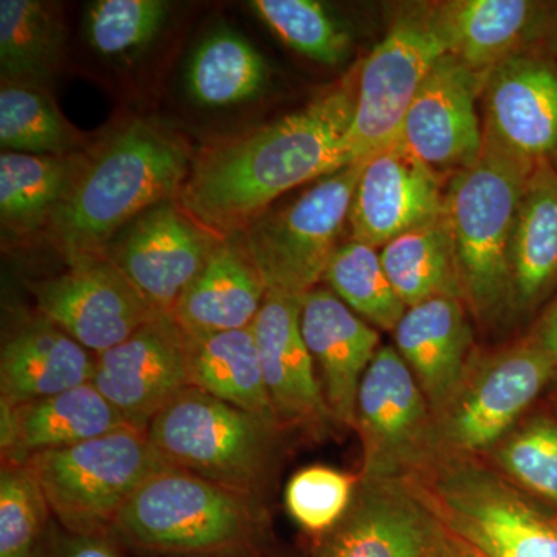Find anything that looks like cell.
Instances as JSON below:
<instances>
[{
  "label": "cell",
  "instance_id": "obj_1",
  "mask_svg": "<svg viewBox=\"0 0 557 557\" xmlns=\"http://www.w3.org/2000/svg\"><path fill=\"white\" fill-rule=\"evenodd\" d=\"M358 73L298 112L201 149L175 197L178 207L215 239L230 240L282 194L348 166Z\"/></svg>",
  "mask_w": 557,
  "mask_h": 557
},
{
  "label": "cell",
  "instance_id": "obj_2",
  "mask_svg": "<svg viewBox=\"0 0 557 557\" xmlns=\"http://www.w3.org/2000/svg\"><path fill=\"white\" fill-rule=\"evenodd\" d=\"M185 143L146 120H134L87 153L67 197L44 230L65 262L104 255L113 237L188 177Z\"/></svg>",
  "mask_w": 557,
  "mask_h": 557
},
{
  "label": "cell",
  "instance_id": "obj_3",
  "mask_svg": "<svg viewBox=\"0 0 557 557\" xmlns=\"http://www.w3.org/2000/svg\"><path fill=\"white\" fill-rule=\"evenodd\" d=\"M110 537L146 555L263 557L269 522L259 498L168 467L143 483Z\"/></svg>",
  "mask_w": 557,
  "mask_h": 557
},
{
  "label": "cell",
  "instance_id": "obj_4",
  "mask_svg": "<svg viewBox=\"0 0 557 557\" xmlns=\"http://www.w3.org/2000/svg\"><path fill=\"white\" fill-rule=\"evenodd\" d=\"M534 168L483 138L478 161L456 172L446 189L461 296L482 324H496L512 311L509 249Z\"/></svg>",
  "mask_w": 557,
  "mask_h": 557
},
{
  "label": "cell",
  "instance_id": "obj_5",
  "mask_svg": "<svg viewBox=\"0 0 557 557\" xmlns=\"http://www.w3.org/2000/svg\"><path fill=\"white\" fill-rule=\"evenodd\" d=\"M406 482L443 525L487 557H557V520L475 456L442 449Z\"/></svg>",
  "mask_w": 557,
  "mask_h": 557
},
{
  "label": "cell",
  "instance_id": "obj_6",
  "mask_svg": "<svg viewBox=\"0 0 557 557\" xmlns=\"http://www.w3.org/2000/svg\"><path fill=\"white\" fill-rule=\"evenodd\" d=\"M281 428L200 388L172 399L146 429L168 465L259 498L277 458Z\"/></svg>",
  "mask_w": 557,
  "mask_h": 557
},
{
  "label": "cell",
  "instance_id": "obj_7",
  "mask_svg": "<svg viewBox=\"0 0 557 557\" xmlns=\"http://www.w3.org/2000/svg\"><path fill=\"white\" fill-rule=\"evenodd\" d=\"M27 463L38 475L53 519L81 536H110L143 483L170 467L146 432L134 428L38 454Z\"/></svg>",
  "mask_w": 557,
  "mask_h": 557
},
{
  "label": "cell",
  "instance_id": "obj_8",
  "mask_svg": "<svg viewBox=\"0 0 557 557\" xmlns=\"http://www.w3.org/2000/svg\"><path fill=\"white\" fill-rule=\"evenodd\" d=\"M364 164L358 161L319 178L293 203L267 212L230 239L258 270L267 293L304 298L324 278Z\"/></svg>",
  "mask_w": 557,
  "mask_h": 557
},
{
  "label": "cell",
  "instance_id": "obj_9",
  "mask_svg": "<svg viewBox=\"0 0 557 557\" xmlns=\"http://www.w3.org/2000/svg\"><path fill=\"white\" fill-rule=\"evenodd\" d=\"M446 53L435 7H413L397 17L359 67L357 106L346 141L350 164L397 141L418 90Z\"/></svg>",
  "mask_w": 557,
  "mask_h": 557
},
{
  "label": "cell",
  "instance_id": "obj_10",
  "mask_svg": "<svg viewBox=\"0 0 557 557\" xmlns=\"http://www.w3.org/2000/svg\"><path fill=\"white\" fill-rule=\"evenodd\" d=\"M355 428L362 480H409L442 450L437 420L397 348L380 347L366 370Z\"/></svg>",
  "mask_w": 557,
  "mask_h": 557
},
{
  "label": "cell",
  "instance_id": "obj_11",
  "mask_svg": "<svg viewBox=\"0 0 557 557\" xmlns=\"http://www.w3.org/2000/svg\"><path fill=\"white\" fill-rule=\"evenodd\" d=\"M556 372L555 361L530 339L474 362L448 408L435 418L440 448L469 456L494 448Z\"/></svg>",
  "mask_w": 557,
  "mask_h": 557
},
{
  "label": "cell",
  "instance_id": "obj_12",
  "mask_svg": "<svg viewBox=\"0 0 557 557\" xmlns=\"http://www.w3.org/2000/svg\"><path fill=\"white\" fill-rule=\"evenodd\" d=\"M219 242L172 199L132 220L113 237L104 255L150 309L172 317Z\"/></svg>",
  "mask_w": 557,
  "mask_h": 557
},
{
  "label": "cell",
  "instance_id": "obj_13",
  "mask_svg": "<svg viewBox=\"0 0 557 557\" xmlns=\"http://www.w3.org/2000/svg\"><path fill=\"white\" fill-rule=\"evenodd\" d=\"M69 269L28 285L40 317L91 354L119 346L156 317L106 255L84 256Z\"/></svg>",
  "mask_w": 557,
  "mask_h": 557
},
{
  "label": "cell",
  "instance_id": "obj_14",
  "mask_svg": "<svg viewBox=\"0 0 557 557\" xmlns=\"http://www.w3.org/2000/svg\"><path fill=\"white\" fill-rule=\"evenodd\" d=\"M91 384L131 428L146 432L190 387L188 335L170 314H156L119 346L97 355Z\"/></svg>",
  "mask_w": 557,
  "mask_h": 557
},
{
  "label": "cell",
  "instance_id": "obj_15",
  "mask_svg": "<svg viewBox=\"0 0 557 557\" xmlns=\"http://www.w3.org/2000/svg\"><path fill=\"white\" fill-rule=\"evenodd\" d=\"M486 76L446 53L410 104L399 139L437 174L440 170H467L482 153L483 131L475 102Z\"/></svg>",
  "mask_w": 557,
  "mask_h": 557
},
{
  "label": "cell",
  "instance_id": "obj_16",
  "mask_svg": "<svg viewBox=\"0 0 557 557\" xmlns=\"http://www.w3.org/2000/svg\"><path fill=\"white\" fill-rule=\"evenodd\" d=\"M483 138L531 163L557 170V62L520 53L487 73Z\"/></svg>",
  "mask_w": 557,
  "mask_h": 557
},
{
  "label": "cell",
  "instance_id": "obj_17",
  "mask_svg": "<svg viewBox=\"0 0 557 557\" xmlns=\"http://www.w3.org/2000/svg\"><path fill=\"white\" fill-rule=\"evenodd\" d=\"M443 214L445 193L440 175L398 138L366 160L348 225L351 240L379 249Z\"/></svg>",
  "mask_w": 557,
  "mask_h": 557
},
{
  "label": "cell",
  "instance_id": "obj_18",
  "mask_svg": "<svg viewBox=\"0 0 557 557\" xmlns=\"http://www.w3.org/2000/svg\"><path fill=\"white\" fill-rule=\"evenodd\" d=\"M302 299L267 293L251 327L278 426L300 429L319 438L327 434L335 418L300 332Z\"/></svg>",
  "mask_w": 557,
  "mask_h": 557
},
{
  "label": "cell",
  "instance_id": "obj_19",
  "mask_svg": "<svg viewBox=\"0 0 557 557\" xmlns=\"http://www.w3.org/2000/svg\"><path fill=\"white\" fill-rule=\"evenodd\" d=\"M442 522L406 480L359 479L314 557H429Z\"/></svg>",
  "mask_w": 557,
  "mask_h": 557
},
{
  "label": "cell",
  "instance_id": "obj_20",
  "mask_svg": "<svg viewBox=\"0 0 557 557\" xmlns=\"http://www.w3.org/2000/svg\"><path fill=\"white\" fill-rule=\"evenodd\" d=\"M300 332L319 366L321 386L333 418L355 428L362 376L380 350V335L329 289L304 296Z\"/></svg>",
  "mask_w": 557,
  "mask_h": 557
},
{
  "label": "cell",
  "instance_id": "obj_21",
  "mask_svg": "<svg viewBox=\"0 0 557 557\" xmlns=\"http://www.w3.org/2000/svg\"><path fill=\"white\" fill-rule=\"evenodd\" d=\"M124 428L126 418L91 383L20 406L0 399L2 463L24 465Z\"/></svg>",
  "mask_w": 557,
  "mask_h": 557
},
{
  "label": "cell",
  "instance_id": "obj_22",
  "mask_svg": "<svg viewBox=\"0 0 557 557\" xmlns=\"http://www.w3.org/2000/svg\"><path fill=\"white\" fill-rule=\"evenodd\" d=\"M394 333L395 348L437 418L463 386L474 364L463 299L438 296L410 307Z\"/></svg>",
  "mask_w": 557,
  "mask_h": 557
},
{
  "label": "cell",
  "instance_id": "obj_23",
  "mask_svg": "<svg viewBox=\"0 0 557 557\" xmlns=\"http://www.w3.org/2000/svg\"><path fill=\"white\" fill-rule=\"evenodd\" d=\"M95 364L97 355L39 314L3 341L0 399L20 406L84 386Z\"/></svg>",
  "mask_w": 557,
  "mask_h": 557
},
{
  "label": "cell",
  "instance_id": "obj_24",
  "mask_svg": "<svg viewBox=\"0 0 557 557\" xmlns=\"http://www.w3.org/2000/svg\"><path fill=\"white\" fill-rule=\"evenodd\" d=\"M548 7L528 0H456L435 7L448 53L487 75L547 30Z\"/></svg>",
  "mask_w": 557,
  "mask_h": 557
},
{
  "label": "cell",
  "instance_id": "obj_25",
  "mask_svg": "<svg viewBox=\"0 0 557 557\" xmlns=\"http://www.w3.org/2000/svg\"><path fill=\"white\" fill-rule=\"evenodd\" d=\"M267 287L239 245L220 240L180 298L172 318L189 336L251 327Z\"/></svg>",
  "mask_w": 557,
  "mask_h": 557
},
{
  "label": "cell",
  "instance_id": "obj_26",
  "mask_svg": "<svg viewBox=\"0 0 557 557\" xmlns=\"http://www.w3.org/2000/svg\"><path fill=\"white\" fill-rule=\"evenodd\" d=\"M512 311H531L557 281V170L537 163L520 201L511 249Z\"/></svg>",
  "mask_w": 557,
  "mask_h": 557
},
{
  "label": "cell",
  "instance_id": "obj_27",
  "mask_svg": "<svg viewBox=\"0 0 557 557\" xmlns=\"http://www.w3.org/2000/svg\"><path fill=\"white\" fill-rule=\"evenodd\" d=\"M89 150L69 156H0V220L3 234L28 237L49 225L78 177Z\"/></svg>",
  "mask_w": 557,
  "mask_h": 557
},
{
  "label": "cell",
  "instance_id": "obj_28",
  "mask_svg": "<svg viewBox=\"0 0 557 557\" xmlns=\"http://www.w3.org/2000/svg\"><path fill=\"white\" fill-rule=\"evenodd\" d=\"M188 341L190 387L278 426L263 381L252 327L188 335Z\"/></svg>",
  "mask_w": 557,
  "mask_h": 557
},
{
  "label": "cell",
  "instance_id": "obj_29",
  "mask_svg": "<svg viewBox=\"0 0 557 557\" xmlns=\"http://www.w3.org/2000/svg\"><path fill=\"white\" fill-rule=\"evenodd\" d=\"M64 22L53 3L0 2V72L3 83L44 89L64 60Z\"/></svg>",
  "mask_w": 557,
  "mask_h": 557
},
{
  "label": "cell",
  "instance_id": "obj_30",
  "mask_svg": "<svg viewBox=\"0 0 557 557\" xmlns=\"http://www.w3.org/2000/svg\"><path fill=\"white\" fill-rule=\"evenodd\" d=\"M380 255L392 287L408 309L438 296L463 299L445 214L388 242Z\"/></svg>",
  "mask_w": 557,
  "mask_h": 557
},
{
  "label": "cell",
  "instance_id": "obj_31",
  "mask_svg": "<svg viewBox=\"0 0 557 557\" xmlns=\"http://www.w3.org/2000/svg\"><path fill=\"white\" fill-rule=\"evenodd\" d=\"M269 83V64L239 33L207 36L190 58L186 87L203 108H231L252 100Z\"/></svg>",
  "mask_w": 557,
  "mask_h": 557
},
{
  "label": "cell",
  "instance_id": "obj_32",
  "mask_svg": "<svg viewBox=\"0 0 557 557\" xmlns=\"http://www.w3.org/2000/svg\"><path fill=\"white\" fill-rule=\"evenodd\" d=\"M0 143L7 152L30 156H69L84 145L46 90L10 83L0 90Z\"/></svg>",
  "mask_w": 557,
  "mask_h": 557
},
{
  "label": "cell",
  "instance_id": "obj_33",
  "mask_svg": "<svg viewBox=\"0 0 557 557\" xmlns=\"http://www.w3.org/2000/svg\"><path fill=\"white\" fill-rule=\"evenodd\" d=\"M324 281L336 296L375 327L397 329L405 306L388 281L379 249L359 242L339 245L330 259Z\"/></svg>",
  "mask_w": 557,
  "mask_h": 557
},
{
  "label": "cell",
  "instance_id": "obj_34",
  "mask_svg": "<svg viewBox=\"0 0 557 557\" xmlns=\"http://www.w3.org/2000/svg\"><path fill=\"white\" fill-rule=\"evenodd\" d=\"M51 509L28 463L0 469V557H36L51 523Z\"/></svg>",
  "mask_w": 557,
  "mask_h": 557
},
{
  "label": "cell",
  "instance_id": "obj_35",
  "mask_svg": "<svg viewBox=\"0 0 557 557\" xmlns=\"http://www.w3.org/2000/svg\"><path fill=\"white\" fill-rule=\"evenodd\" d=\"M168 13L170 3L161 0H98L87 7L84 33L98 54L124 60L159 36Z\"/></svg>",
  "mask_w": 557,
  "mask_h": 557
},
{
  "label": "cell",
  "instance_id": "obj_36",
  "mask_svg": "<svg viewBox=\"0 0 557 557\" xmlns=\"http://www.w3.org/2000/svg\"><path fill=\"white\" fill-rule=\"evenodd\" d=\"M252 11L287 42L310 60L336 65L350 49L347 32L314 0H255Z\"/></svg>",
  "mask_w": 557,
  "mask_h": 557
},
{
  "label": "cell",
  "instance_id": "obj_37",
  "mask_svg": "<svg viewBox=\"0 0 557 557\" xmlns=\"http://www.w3.org/2000/svg\"><path fill=\"white\" fill-rule=\"evenodd\" d=\"M498 467L527 490L557 504V423L531 418L502 440L494 453Z\"/></svg>",
  "mask_w": 557,
  "mask_h": 557
},
{
  "label": "cell",
  "instance_id": "obj_38",
  "mask_svg": "<svg viewBox=\"0 0 557 557\" xmlns=\"http://www.w3.org/2000/svg\"><path fill=\"white\" fill-rule=\"evenodd\" d=\"M359 479L327 467L302 469L289 479L285 505L310 533H329L350 508Z\"/></svg>",
  "mask_w": 557,
  "mask_h": 557
},
{
  "label": "cell",
  "instance_id": "obj_39",
  "mask_svg": "<svg viewBox=\"0 0 557 557\" xmlns=\"http://www.w3.org/2000/svg\"><path fill=\"white\" fill-rule=\"evenodd\" d=\"M36 557H121L119 544L110 536H81L51 520Z\"/></svg>",
  "mask_w": 557,
  "mask_h": 557
},
{
  "label": "cell",
  "instance_id": "obj_40",
  "mask_svg": "<svg viewBox=\"0 0 557 557\" xmlns=\"http://www.w3.org/2000/svg\"><path fill=\"white\" fill-rule=\"evenodd\" d=\"M530 341L545 351L557 366V295L539 319Z\"/></svg>",
  "mask_w": 557,
  "mask_h": 557
},
{
  "label": "cell",
  "instance_id": "obj_41",
  "mask_svg": "<svg viewBox=\"0 0 557 557\" xmlns=\"http://www.w3.org/2000/svg\"><path fill=\"white\" fill-rule=\"evenodd\" d=\"M429 557H487L485 553L480 552L474 545L469 544L448 528L443 525L440 530L437 539H435L434 547H432Z\"/></svg>",
  "mask_w": 557,
  "mask_h": 557
},
{
  "label": "cell",
  "instance_id": "obj_42",
  "mask_svg": "<svg viewBox=\"0 0 557 557\" xmlns=\"http://www.w3.org/2000/svg\"><path fill=\"white\" fill-rule=\"evenodd\" d=\"M555 32L556 40H557V13L552 14V10H549L548 13V24H547V30L545 32Z\"/></svg>",
  "mask_w": 557,
  "mask_h": 557
}]
</instances>
